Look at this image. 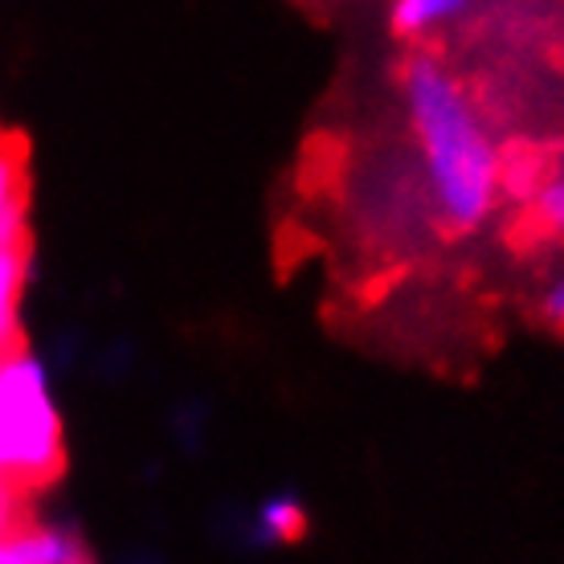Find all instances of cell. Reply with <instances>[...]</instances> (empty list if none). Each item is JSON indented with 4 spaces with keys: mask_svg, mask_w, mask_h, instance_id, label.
Wrapping results in <instances>:
<instances>
[{
    "mask_svg": "<svg viewBox=\"0 0 564 564\" xmlns=\"http://www.w3.org/2000/svg\"><path fill=\"white\" fill-rule=\"evenodd\" d=\"M62 466L66 425L50 365L17 344L0 356V475L25 495L50 487Z\"/></svg>",
    "mask_w": 564,
    "mask_h": 564,
    "instance_id": "7a4b0ae2",
    "label": "cell"
},
{
    "mask_svg": "<svg viewBox=\"0 0 564 564\" xmlns=\"http://www.w3.org/2000/svg\"><path fill=\"white\" fill-rule=\"evenodd\" d=\"M21 491H17L13 482L4 479V475H0V536H4V532H9V528H17V523H21Z\"/></svg>",
    "mask_w": 564,
    "mask_h": 564,
    "instance_id": "9c48e42d",
    "label": "cell"
},
{
    "mask_svg": "<svg viewBox=\"0 0 564 564\" xmlns=\"http://www.w3.org/2000/svg\"><path fill=\"white\" fill-rule=\"evenodd\" d=\"M21 307H0V356L13 352L17 344H21Z\"/></svg>",
    "mask_w": 564,
    "mask_h": 564,
    "instance_id": "30bf717a",
    "label": "cell"
},
{
    "mask_svg": "<svg viewBox=\"0 0 564 564\" xmlns=\"http://www.w3.org/2000/svg\"><path fill=\"white\" fill-rule=\"evenodd\" d=\"M307 536V508L295 491H274L267 499H258L246 540L258 549H286L295 540Z\"/></svg>",
    "mask_w": 564,
    "mask_h": 564,
    "instance_id": "5b68a950",
    "label": "cell"
},
{
    "mask_svg": "<svg viewBox=\"0 0 564 564\" xmlns=\"http://www.w3.org/2000/svg\"><path fill=\"white\" fill-rule=\"evenodd\" d=\"M536 221L549 229L552 238L564 241V155L556 160V169L544 176L536 188Z\"/></svg>",
    "mask_w": 564,
    "mask_h": 564,
    "instance_id": "52a82bcc",
    "label": "cell"
},
{
    "mask_svg": "<svg viewBox=\"0 0 564 564\" xmlns=\"http://www.w3.org/2000/svg\"><path fill=\"white\" fill-rule=\"evenodd\" d=\"M470 9V0H393L389 4V25L405 42H422L437 29L454 25Z\"/></svg>",
    "mask_w": 564,
    "mask_h": 564,
    "instance_id": "8992f818",
    "label": "cell"
},
{
    "mask_svg": "<svg viewBox=\"0 0 564 564\" xmlns=\"http://www.w3.org/2000/svg\"><path fill=\"white\" fill-rule=\"evenodd\" d=\"M0 549H4V536H0Z\"/></svg>",
    "mask_w": 564,
    "mask_h": 564,
    "instance_id": "8fae6325",
    "label": "cell"
},
{
    "mask_svg": "<svg viewBox=\"0 0 564 564\" xmlns=\"http://www.w3.org/2000/svg\"><path fill=\"white\" fill-rule=\"evenodd\" d=\"M536 315L540 324L552 332H564V270H556L536 295Z\"/></svg>",
    "mask_w": 564,
    "mask_h": 564,
    "instance_id": "ba28073f",
    "label": "cell"
},
{
    "mask_svg": "<svg viewBox=\"0 0 564 564\" xmlns=\"http://www.w3.org/2000/svg\"><path fill=\"white\" fill-rule=\"evenodd\" d=\"M90 552L66 523H17L4 532L0 564H78Z\"/></svg>",
    "mask_w": 564,
    "mask_h": 564,
    "instance_id": "3957f363",
    "label": "cell"
},
{
    "mask_svg": "<svg viewBox=\"0 0 564 564\" xmlns=\"http://www.w3.org/2000/svg\"><path fill=\"white\" fill-rule=\"evenodd\" d=\"M401 95L437 221L454 234H475L495 217L503 193V160L491 131L463 83L430 54L405 62Z\"/></svg>",
    "mask_w": 564,
    "mask_h": 564,
    "instance_id": "6da1fadb",
    "label": "cell"
},
{
    "mask_svg": "<svg viewBox=\"0 0 564 564\" xmlns=\"http://www.w3.org/2000/svg\"><path fill=\"white\" fill-rule=\"evenodd\" d=\"M29 241V172L25 148L0 140V246Z\"/></svg>",
    "mask_w": 564,
    "mask_h": 564,
    "instance_id": "277c9868",
    "label": "cell"
}]
</instances>
